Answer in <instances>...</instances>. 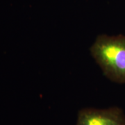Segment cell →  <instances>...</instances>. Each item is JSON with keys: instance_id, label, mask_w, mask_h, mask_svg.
<instances>
[{"instance_id": "6da1fadb", "label": "cell", "mask_w": 125, "mask_h": 125, "mask_svg": "<svg viewBox=\"0 0 125 125\" xmlns=\"http://www.w3.org/2000/svg\"><path fill=\"white\" fill-rule=\"evenodd\" d=\"M90 51L108 79L118 83H125V36L99 35Z\"/></svg>"}, {"instance_id": "7a4b0ae2", "label": "cell", "mask_w": 125, "mask_h": 125, "mask_svg": "<svg viewBox=\"0 0 125 125\" xmlns=\"http://www.w3.org/2000/svg\"><path fill=\"white\" fill-rule=\"evenodd\" d=\"M76 125H125V114L116 106L104 109L85 108L78 113Z\"/></svg>"}]
</instances>
